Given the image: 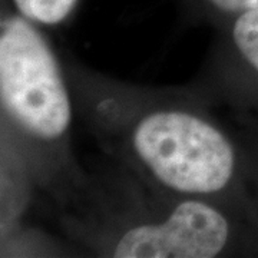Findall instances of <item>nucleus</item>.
<instances>
[{
  "label": "nucleus",
  "instance_id": "obj_3",
  "mask_svg": "<svg viewBox=\"0 0 258 258\" xmlns=\"http://www.w3.org/2000/svg\"><path fill=\"white\" fill-rule=\"evenodd\" d=\"M50 43L20 13L0 22L3 134L25 174L59 201L85 175L71 149L74 101Z\"/></svg>",
  "mask_w": 258,
  "mask_h": 258
},
{
  "label": "nucleus",
  "instance_id": "obj_5",
  "mask_svg": "<svg viewBox=\"0 0 258 258\" xmlns=\"http://www.w3.org/2000/svg\"><path fill=\"white\" fill-rule=\"evenodd\" d=\"M20 15L36 25L56 26L74 12L78 0H13Z\"/></svg>",
  "mask_w": 258,
  "mask_h": 258
},
{
  "label": "nucleus",
  "instance_id": "obj_2",
  "mask_svg": "<svg viewBox=\"0 0 258 258\" xmlns=\"http://www.w3.org/2000/svg\"><path fill=\"white\" fill-rule=\"evenodd\" d=\"M57 205L71 235L102 257H222L237 234L228 208L157 191L123 166L85 174Z\"/></svg>",
  "mask_w": 258,
  "mask_h": 258
},
{
  "label": "nucleus",
  "instance_id": "obj_1",
  "mask_svg": "<svg viewBox=\"0 0 258 258\" xmlns=\"http://www.w3.org/2000/svg\"><path fill=\"white\" fill-rule=\"evenodd\" d=\"M69 82L83 118L120 166L157 191L231 210V194L238 185V151L203 102L75 69Z\"/></svg>",
  "mask_w": 258,
  "mask_h": 258
},
{
  "label": "nucleus",
  "instance_id": "obj_6",
  "mask_svg": "<svg viewBox=\"0 0 258 258\" xmlns=\"http://www.w3.org/2000/svg\"><path fill=\"white\" fill-rule=\"evenodd\" d=\"M218 13L235 19L242 13L258 10V0H207Z\"/></svg>",
  "mask_w": 258,
  "mask_h": 258
},
{
  "label": "nucleus",
  "instance_id": "obj_4",
  "mask_svg": "<svg viewBox=\"0 0 258 258\" xmlns=\"http://www.w3.org/2000/svg\"><path fill=\"white\" fill-rule=\"evenodd\" d=\"M228 45L230 49L222 45L218 49L231 53L258 76V10L232 19Z\"/></svg>",
  "mask_w": 258,
  "mask_h": 258
}]
</instances>
